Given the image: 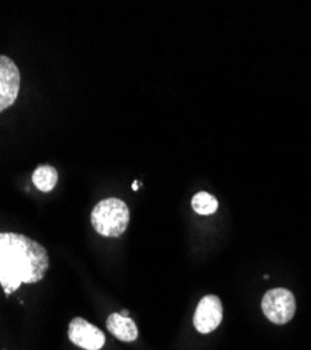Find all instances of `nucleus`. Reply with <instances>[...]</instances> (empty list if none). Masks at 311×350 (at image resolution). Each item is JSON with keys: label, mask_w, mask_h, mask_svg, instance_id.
I'll use <instances>...</instances> for the list:
<instances>
[{"label": "nucleus", "mask_w": 311, "mask_h": 350, "mask_svg": "<svg viewBox=\"0 0 311 350\" xmlns=\"http://www.w3.org/2000/svg\"><path fill=\"white\" fill-rule=\"evenodd\" d=\"M49 255L38 241L17 232H0V284L10 296L21 284L42 280Z\"/></svg>", "instance_id": "1"}, {"label": "nucleus", "mask_w": 311, "mask_h": 350, "mask_svg": "<svg viewBox=\"0 0 311 350\" xmlns=\"http://www.w3.org/2000/svg\"><path fill=\"white\" fill-rule=\"evenodd\" d=\"M129 209L118 198L100 200L92 212V224L100 236L120 237L129 224Z\"/></svg>", "instance_id": "2"}, {"label": "nucleus", "mask_w": 311, "mask_h": 350, "mask_svg": "<svg viewBox=\"0 0 311 350\" xmlns=\"http://www.w3.org/2000/svg\"><path fill=\"white\" fill-rule=\"evenodd\" d=\"M261 306L265 317L278 325L288 324L296 312V299L293 293L282 287L267 291Z\"/></svg>", "instance_id": "3"}, {"label": "nucleus", "mask_w": 311, "mask_h": 350, "mask_svg": "<svg viewBox=\"0 0 311 350\" xmlns=\"http://www.w3.org/2000/svg\"><path fill=\"white\" fill-rule=\"evenodd\" d=\"M20 70L9 56L0 55V112L10 108L20 92Z\"/></svg>", "instance_id": "4"}, {"label": "nucleus", "mask_w": 311, "mask_h": 350, "mask_svg": "<svg viewBox=\"0 0 311 350\" xmlns=\"http://www.w3.org/2000/svg\"><path fill=\"white\" fill-rule=\"evenodd\" d=\"M68 335L73 345L84 350H100L105 343L104 332L81 317L70 321Z\"/></svg>", "instance_id": "5"}, {"label": "nucleus", "mask_w": 311, "mask_h": 350, "mask_svg": "<svg viewBox=\"0 0 311 350\" xmlns=\"http://www.w3.org/2000/svg\"><path fill=\"white\" fill-rule=\"evenodd\" d=\"M221 319H223V306L217 296H213V295L205 296L200 303H198V307L193 315V325L198 332L211 334L220 325Z\"/></svg>", "instance_id": "6"}, {"label": "nucleus", "mask_w": 311, "mask_h": 350, "mask_svg": "<svg viewBox=\"0 0 311 350\" xmlns=\"http://www.w3.org/2000/svg\"><path fill=\"white\" fill-rule=\"evenodd\" d=\"M107 329L122 342H133L137 339V327L133 319L124 317L121 312L111 314L107 319Z\"/></svg>", "instance_id": "7"}, {"label": "nucleus", "mask_w": 311, "mask_h": 350, "mask_svg": "<svg viewBox=\"0 0 311 350\" xmlns=\"http://www.w3.org/2000/svg\"><path fill=\"white\" fill-rule=\"evenodd\" d=\"M33 184L41 192H51L55 185L58 184V171H56L55 167L48 164L37 167L33 172Z\"/></svg>", "instance_id": "8"}, {"label": "nucleus", "mask_w": 311, "mask_h": 350, "mask_svg": "<svg viewBox=\"0 0 311 350\" xmlns=\"http://www.w3.org/2000/svg\"><path fill=\"white\" fill-rule=\"evenodd\" d=\"M219 203L216 200V198L208 192H198L193 198H192V209L202 216H208L212 215L217 211Z\"/></svg>", "instance_id": "9"}, {"label": "nucleus", "mask_w": 311, "mask_h": 350, "mask_svg": "<svg viewBox=\"0 0 311 350\" xmlns=\"http://www.w3.org/2000/svg\"><path fill=\"white\" fill-rule=\"evenodd\" d=\"M132 188H133V191H137L139 189V183H133Z\"/></svg>", "instance_id": "10"}]
</instances>
